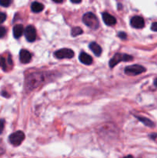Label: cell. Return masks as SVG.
<instances>
[{
    "label": "cell",
    "mask_w": 157,
    "mask_h": 158,
    "mask_svg": "<svg viewBox=\"0 0 157 158\" xmlns=\"http://www.w3.org/2000/svg\"><path fill=\"white\" fill-rule=\"evenodd\" d=\"M46 80V77L42 73H33L29 74L26 78V87L29 89H33L41 86Z\"/></svg>",
    "instance_id": "1"
},
{
    "label": "cell",
    "mask_w": 157,
    "mask_h": 158,
    "mask_svg": "<svg viewBox=\"0 0 157 158\" xmlns=\"http://www.w3.org/2000/svg\"><path fill=\"white\" fill-rule=\"evenodd\" d=\"M83 21L88 27L95 30L99 28V20L95 15L92 12H87L83 17Z\"/></svg>",
    "instance_id": "2"
},
{
    "label": "cell",
    "mask_w": 157,
    "mask_h": 158,
    "mask_svg": "<svg viewBox=\"0 0 157 158\" xmlns=\"http://www.w3.org/2000/svg\"><path fill=\"white\" fill-rule=\"evenodd\" d=\"M132 60V56L127 55V54H122V53H116L109 61V65L111 68H113L115 65L119 63L120 62H128L131 61Z\"/></svg>",
    "instance_id": "3"
},
{
    "label": "cell",
    "mask_w": 157,
    "mask_h": 158,
    "mask_svg": "<svg viewBox=\"0 0 157 158\" xmlns=\"http://www.w3.org/2000/svg\"><path fill=\"white\" fill-rule=\"evenodd\" d=\"M146 71V68L140 65H132L125 68V73L128 76H137Z\"/></svg>",
    "instance_id": "4"
},
{
    "label": "cell",
    "mask_w": 157,
    "mask_h": 158,
    "mask_svg": "<svg viewBox=\"0 0 157 158\" xmlns=\"http://www.w3.org/2000/svg\"><path fill=\"white\" fill-rule=\"evenodd\" d=\"M9 142L13 146H18L25 140V134L22 131H16L11 134L9 137Z\"/></svg>",
    "instance_id": "5"
},
{
    "label": "cell",
    "mask_w": 157,
    "mask_h": 158,
    "mask_svg": "<svg viewBox=\"0 0 157 158\" xmlns=\"http://www.w3.org/2000/svg\"><path fill=\"white\" fill-rule=\"evenodd\" d=\"M54 56L57 59H71L74 56V52L70 49L64 48L54 52Z\"/></svg>",
    "instance_id": "6"
},
{
    "label": "cell",
    "mask_w": 157,
    "mask_h": 158,
    "mask_svg": "<svg viewBox=\"0 0 157 158\" xmlns=\"http://www.w3.org/2000/svg\"><path fill=\"white\" fill-rule=\"evenodd\" d=\"M24 34L28 42L32 43L36 40V30L33 26H28L25 29Z\"/></svg>",
    "instance_id": "7"
},
{
    "label": "cell",
    "mask_w": 157,
    "mask_h": 158,
    "mask_svg": "<svg viewBox=\"0 0 157 158\" xmlns=\"http://www.w3.org/2000/svg\"><path fill=\"white\" fill-rule=\"evenodd\" d=\"M130 23L131 26L135 29H142L145 26V21L143 18L141 16H139V15L132 17L130 20Z\"/></svg>",
    "instance_id": "8"
},
{
    "label": "cell",
    "mask_w": 157,
    "mask_h": 158,
    "mask_svg": "<svg viewBox=\"0 0 157 158\" xmlns=\"http://www.w3.org/2000/svg\"><path fill=\"white\" fill-rule=\"evenodd\" d=\"M19 59L21 63H29L32 60V54L26 49H22L19 53Z\"/></svg>",
    "instance_id": "9"
},
{
    "label": "cell",
    "mask_w": 157,
    "mask_h": 158,
    "mask_svg": "<svg viewBox=\"0 0 157 158\" xmlns=\"http://www.w3.org/2000/svg\"><path fill=\"white\" fill-rule=\"evenodd\" d=\"M12 66V58L10 56H9L8 59L6 60L4 57H1L0 58V67L3 69L4 71H7L8 68Z\"/></svg>",
    "instance_id": "10"
},
{
    "label": "cell",
    "mask_w": 157,
    "mask_h": 158,
    "mask_svg": "<svg viewBox=\"0 0 157 158\" xmlns=\"http://www.w3.org/2000/svg\"><path fill=\"white\" fill-rule=\"evenodd\" d=\"M102 16H103V21L107 26H114L116 23V19H115V17H113L112 15L107 13V12L103 13Z\"/></svg>",
    "instance_id": "11"
},
{
    "label": "cell",
    "mask_w": 157,
    "mask_h": 158,
    "mask_svg": "<svg viewBox=\"0 0 157 158\" xmlns=\"http://www.w3.org/2000/svg\"><path fill=\"white\" fill-rule=\"evenodd\" d=\"M80 62L85 65H91L92 63V58L86 52H82L78 56Z\"/></svg>",
    "instance_id": "12"
},
{
    "label": "cell",
    "mask_w": 157,
    "mask_h": 158,
    "mask_svg": "<svg viewBox=\"0 0 157 158\" xmlns=\"http://www.w3.org/2000/svg\"><path fill=\"white\" fill-rule=\"evenodd\" d=\"M24 28H23V26L21 24H18L16 26H14L13 28V35L15 38L18 39L20 38V37L22 35L23 32H24Z\"/></svg>",
    "instance_id": "13"
},
{
    "label": "cell",
    "mask_w": 157,
    "mask_h": 158,
    "mask_svg": "<svg viewBox=\"0 0 157 158\" xmlns=\"http://www.w3.org/2000/svg\"><path fill=\"white\" fill-rule=\"evenodd\" d=\"M89 48H90L91 50L93 52V53L95 54V56H99L100 55H101L102 53V48L101 46H99V44H97L96 43H91L90 44H89Z\"/></svg>",
    "instance_id": "14"
},
{
    "label": "cell",
    "mask_w": 157,
    "mask_h": 158,
    "mask_svg": "<svg viewBox=\"0 0 157 158\" xmlns=\"http://www.w3.org/2000/svg\"><path fill=\"white\" fill-rule=\"evenodd\" d=\"M31 9L33 12H42V11L44 9V5L42 4V3L38 2H34L32 3V6H31Z\"/></svg>",
    "instance_id": "15"
},
{
    "label": "cell",
    "mask_w": 157,
    "mask_h": 158,
    "mask_svg": "<svg viewBox=\"0 0 157 158\" xmlns=\"http://www.w3.org/2000/svg\"><path fill=\"white\" fill-rule=\"evenodd\" d=\"M83 32V29L79 27H74L72 29V31H71V35L73 37L77 36V35H81Z\"/></svg>",
    "instance_id": "16"
},
{
    "label": "cell",
    "mask_w": 157,
    "mask_h": 158,
    "mask_svg": "<svg viewBox=\"0 0 157 158\" xmlns=\"http://www.w3.org/2000/svg\"><path fill=\"white\" fill-rule=\"evenodd\" d=\"M137 118L139 119V120H140L141 122H143V123H144L145 125H146V126L148 127H153L154 124L153 123H152V121H151L150 120H149V119L146 118V117H137Z\"/></svg>",
    "instance_id": "17"
},
{
    "label": "cell",
    "mask_w": 157,
    "mask_h": 158,
    "mask_svg": "<svg viewBox=\"0 0 157 158\" xmlns=\"http://www.w3.org/2000/svg\"><path fill=\"white\" fill-rule=\"evenodd\" d=\"M12 3V0H0V6L3 7H8Z\"/></svg>",
    "instance_id": "18"
},
{
    "label": "cell",
    "mask_w": 157,
    "mask_h": 158,
    "mask_svg": "<svg viewBox=\"0 0 157 158\" xmlns=\"http://www.w3.org/2000/svg\"><path fill=\"white\" fill-rule=\"evenodd\" d=\"M6 34V29L3 26H0V39L2 38Z\"/></svg>",
    "instance_id": "19"
},
{
    "label": "cell",
    "mask_w": 157,
    "mask_h": 158,
    "mask_svg": "<svg viewBox=\"0 0 157 158\" xmlns=\"http://www.w3.org/2000/svg\"><path fill=\"white\" fill-rule=\"evenodd\" d=\"M6 19V15L4 12H0V24L4 23Z\"/></svg>",
    "instance_id": "20"
},
{
    "label": "cell",
    "mask_w": 157,
    "mask_h": 158,
    "mask_svg": "<svg viewBox=\"0 0 157 158\" xmlns=\"http://www.w3.org/2000/svg\"><path fill=\"white\" fill-rule=\"evenodd\" d=\"M4 126H5V120H0V134L2 133L3 129H4Z\"/></svg>",
    "instance_id": "21"
},
{
    "label": "cell",
    "mask_w": 157,
    "mask_h": 158,
    "mask_svg": "<svg viewBox=\"0 0 157 158\" xmlns=\"http://www.w3.org/2000/svg\"><path fill=\"white\" fill-rule=\"evenodd\" d=\"M4 152H5L4 144H3L2 141H1V140H0V155L2 154H4Z\"/></svg>",
    "instance_id": "22"
},
{
    "label": "cell",
    "mask_w": 157,
    "mask_h": 158,
    "mask_svg": "<svg viewBox=\"0 0 157 158\" xmlns=\"http://www.w3.org/2000/svg\"><path fill=\"white\" fill-rule=\"evenodd\" d=\"M119 38H121L122 40H126V37H127V35H126V33H125V32H120L119 33Z\"/></svg>",
    "instance_id": "23"
},
{
    "label": "cell",
    "mask_w": 157,
    "mask_h": 158,
    "mask_svg": "<svg viewBox=\"0 0 157 158\" xmlns=\"http://www.w3.org/2000/svg\"><path fill=\"white\" fill-rule=\"evenodd\" d=\"M151 29L154 32H157V22L152 23V26H151Z\"/></svg>",
    "instance_id": "24"
},
{
    "label": "cell",
    "mask_w": 157,
    "mask_h": 158,
    "mask_svg": "<svg viewBox=\"0 0 157 158\" xmlns=\"http://www.w3.org/2000/svg\"><path fill=\"white\" fill-rule=\"evenodd\" d=\"M82 0H71V2L73 3H75V4H77V3H80L81 2Z\"/></svg>",
    "instance_id": "25"
},
{
    "label": "cell",
    "mask_w": 157,
    "mask_h": 158,
    "mask_svg": "<svg viewBox=\"0 0 157 158\" xmlns=\"http://www.w3.org/2000/svg\"><path fill=\"white\" fill-rule=\"evenodd\" d=\"M52 1L56 3H62L63 2V0H52Z\"/></svg>",
    "instance_id": "26"
},
{
    "label": "cell",
    "mask_w": 157,
    "mask_h": 158,
    "mask_svg": "<svg viewBox=\"0 0 157 158\" xmlns=\"http://www.w3.org/2000/svg\"><path fill=\"white\" fill-rule=\"evenodd\" d=\"M154 84H155V86H157V78L155 79V81H154Z\"/></svg>",
    "instance_id": "27"
},
{
    "label": "cell",
    "mask_w": 157,
    "mask_h": 158,
    "mask_svg": "<svg viewBox=\"0 0 157 158\" xmlns=\"http://www.w3.org/2000/svg\"><path fill=\"white\" fill-rule=\"evenodd\" d=\"M124 158H133V157H132L131 155H129V156H126V157H125Z\"/></svg>",
    "instance_id": "28"
}]
</instances>
